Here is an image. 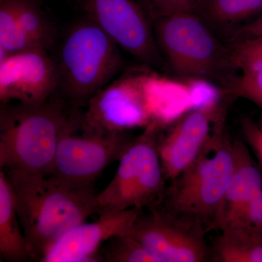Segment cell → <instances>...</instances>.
<instances>
[{
  "mask_svg": "<svg viewBox=\"0 0 262 262\" xmlns=\"http://www.w3.org/2000/svg\"><path fill=\"white\" fill-rule=\"evenodd\" d=\"M58 71L50 52L32 49L0 59V101L37 104L58 94Z\"/></svg>",
  "mask_w": 262,
  "mask_h": 262,
  "instance_id": "11",
  "label": "cell"
},
{
  "mask_svg": "<svg viewBox=\"0 0 262 262\" xmlns=\"http://www.w3.org/2000/svg\"><path fill=\"white\" fill-rule=\"evenodd\" d=\"M149 74L145 70L127 72L100 90L82 113L84 127L104 134L160 127L149 94Z\"/></svg>",
  "mask_w": 262,
  "mask_h": 262,
  "instance_id": "8",
  "label": "cell"
},
{
  "mask_svg": "<svg viewBox=\"0 0 262 262\" xmlns=\"http://www.w3.org/2000/svg\"><path fill=\"white\" fill-rule=\"evenodd\" d=\"M234 146L235 165L224 200L220 230L234 224L249 201L262 190V173L247 146L239 140L234 141Z\"/></svg>",
  "mask_w": 262,
  "mask_h": 262,
  "instance_id": "14",
  "label": "cell"
},
{
  "mask_svg": "<svg viewBox=\"0 0 262 262\" xmlns=\"http://www.w3.org/2000/svg\"><path fill=\"white\" fill-rule=\"evenodd\" d=\"M229 58L232 70L242 73L262 71V34L234 42L229 48Z\"/></svg>",
  "mask_w": 262,
  "mask_h": 262,
  "instance_id": "21",
  "label": "cell"
},
{
  "mask_svg": "<svg viewBox=\"0 0 262 262\" xmlns=\"http://www.w3.org/2000/svg\"><path fill=\"white\" fill-rule=\"evenodd\" d=\"M154 19L174 13L194 12L196 0H149Z\"/></svg>",
  "mask_w": 262,
  "mask_h": 262,
  "instance_id": "24",
  "label": "cell"
},
{
  "mask_svg": "<svg viewBox=\"0 0 262 262\" xmlns=\"http://www.w3.org/2000/svg\"><path fill=\"white\" fill-rule=\"evenodd\" d=\"M211 247V259L218 262H262V234L239 226L221 229Z\"/></svg>",
  "mask_w": 262,
  "mask_h": 262,
  "instance_id": "16",
  "label": "cell"
},
{
  "mask_svg": "<svg viewBox=\"0 0 262 262\" xmlns=\"http://www.w3.org/2000/svg\"><path fill=\"white\" fill-rule=\"evenodd\" d=\"M226 113L217 119L196 160L168 182L160 199L150 206L204 235L220 229L224 200L235 165L234 141L226 130Z\"/></svg>",
  "mask_w": 262,
  "mask_h": 262,
  "instance_id": "1",
  "label": "cell"
},
{
  "mask_svg": "<svg viewBox=\"0 0 262 262\" xmlns=\"http://www.w3.org/2000/svg\"><path fill=\"white\" fill-rule=\"evenodd\" d=\"M4 171L34 261H42L48 249L66 232L97 213L94 187L53 175Z\"/></svg>",
  "mask_w": 262,
  "mask_h": 262,
  "instance_id": "2",
  "label": "cell"
},
{
  "mask_svg": "<svg viewBox=\"0 0 262 262\" xmlns=\"http://www.w3.org/2000/svg\"><path fill=\"white\" fill-rule=\"evenodd\" d=\"M160 130L150 125L133 138L118 160L113 180L96 196L98 215L144 210L160 199L167 186L157 148Z\"/></svg>",
  "mask_w": 262,
  "mask_h": 262,
  "instance_id": "6",
  "label": "cell"
},
{
  "mask_svg": "<svg viewBox=\"0 0 262 262\" xmlns=\"http://www.w3.org/2000/svg\"><path fill=\"white\" fill-rule=\"evenodd\" d=\"M120 48L86 15L70 25L60 39L56 56L58 94L76 107L87 105L114 80L123 59Z\"/></svg>",
  "mask_w": 262,
  "mask_h": 262,
  "instance_id": "4",
  "label": "cell"
},
{
  "mask_svg": "<svg viewBox=\"0 0 262 262\" xmlns=\"http://www.w3.org/2000/svg\"><path fill=\"white\" fill-rule=\"evenodd\" d=\"M262 34V14L248 24L241 26L234 31L232 42H237L247 38L257 37Z\"/></svg>",
  "mask_w": 262,
  "mask_h": 262,
  "instance_id": "25",
  "label": "cell"
},
{
  "mask_svg": "<svg viewBox=\"0 0 262 262\" xmlns=\"http://www.w3.org/2000/svg\"><path fill=\"white\" fill-rule=\"evenodd\" d=\"M142 211L129 234L153 253L160 262H203L211 259L204 234L190 229L156 207Z\"/></svg>",
  "mask_w": 262,
  "mask_h": 262,
  "instance_id": "10",
  "label": "cell"
},
{
  "mask_svg": "<svg viewBox=\"0 0 262 262\" xmlns=\"http://www.w3.org/2000/svg\"><path fill=\"white\" fill-rule=\"evenodd\" d=\"M75 107L58 94L37 104L1 103L0 170L51 174Z\"/></svg>",
  "mask_w": 262,
  "mask_h": 262,
  "instance_id": "3",
  "label": "cell"
},
{
  "mask_svg": "<svg viewBox=\"0 0 262 262\" xmlns=\"http://www.w3.org/2000/svg\"><path fill=\"white\" fill-rule=\"evenodd\" d=\"M0 256L1 261H34L20 225L13 190L0 170Z\"/></svg>",
  "mask_w": 262,
  "mask_h": 262,
  "instance_id": "15",
  "label": "cell"
},
{
  "mask_svg": "<svg viewBox=\"0 0 262 262\" xmlns=\"http://www.w3.org/2000/svg\"><path fill=\"white\" fill-rule=\"evenodd\" d=\"M247 139L251 145L262 149V121L261 127L255 125L248 130Z\"/></svg>",
  "mask_w": 262,
  "mask_h": 262,
  "instance_id": "26",
  "label": "cell"
},
{
  "mask_svg": "<svg viewBox=\"0 0 262 262\" xmlns=\"http://www.w3.org/2000/svg\"><path fill=\"white\" fill-rule=\"evenodd\" d=\"M223 85L229 97L245 98L262 107V71L232 75Z\"/></svg>",
  "mask_w": 262,
  "mask_h": 262,
  "instance_id": "22",
  "label": "cell"
},
{
  "mask_svg": "<svg viewBox=\"0 0 262 262\" xmlns=\"http://www.w3.org/2000/svg\"><path fill=\"white\" fill-rule=\"evenodd\" d=\"M120 49L147 67L163 65L153 28L149 0H76Z\"/></svg>",
  "mask_w": 262,
  "mask_h": 262,
  "instance_id": "9",
  "label": "cell"
},
{
  "mask_svg": "<svg viewBox=\"0 0 262 262\" xmlns=\"http://www.w3.org/2000/svg\"><path fill=\"white\" fill-rule=\"evenodd\" d=\"M153 28L162 57L183 77L218 80L225 84L232 70L229 48L220 44L201 17L184 12L158 17Z\"/></svg>",
  "mask_w": 262,
  "mask_h": 262,
  "instance_id": "5",
  "label": "cell"
},
{
  "mask_svg": "<svg viewBox=\"0 0 262 262\" xmlns=\"http://www.w3.org/2000/svg\"><path fill=\"white\" fill-rule=\"evenodd\" d=\"M262 14V0H206L204 15L212 24L229 27Z\"/></svg>",
  "mask_w": 262,
  "mask_h": 262,
  "instance_id": "18",
  "label": "cell"
},
{
  "mask_svg": "<svg viewBox=\"0 0 262 262\" xmlns=\"http://www.w3.org/2000/svg\"><path fill=\"white\" fill-rule=\"evenodd\" d=\"M103 261L160 262L159 259L129 234L112 237L105 243L102 254Z\"/></svg>",
  "mask_w": 262,
  "mask_h": 262,
  "instance_id": "20",
  "label": "cell"
},
{
  "mask_svg": "<svg viewBox=\"0 0 262 262\" xmlns=\"http://www.w3.org/2000/svg\"><path fill=\"white\" fill-rule=\"evenodd\" d=\"M142 209L131 208L98 215L94 222H82L66 232L43 257L42 262L103 261L100 248L108 239L128 234Z\"/></svg>",
  "mask_w": 262,
  "mask_h": 262,
  "instance_id": "13",
  "label": "cell"
},
{
  "mask_svg": "<svg viewBox=\"0 0 262 262\" xmlns=\"http://www.w3.org/2000/svg\"><path fill=\"white\" fill-rule=\"evenodd\" d=\"M225 110L214 101L205 103L176 120L165 134L158 133L157 148L166 182L177 178L196 160Z\"/></svg>",
  "mask_w": 262,
  "mask_h": 262,
  "instance_id": "12",
  "label": "cell"
},
{
  "mask_svg": "<svg viewBox=\"0 0 262 262\" xmlns=\"http://www.w3.org/2000/svg\"><path fill=\"white\" fill-rule=\"evenodd\" d=\"M196 3H198V2H199V1H200V0H196Z\"/></svg>",
  "mask_w": 262,
  "mask_h": 262,
  "instance_id": "27",
  "label": "cell"
},
{
  "mask_svg": "<svg viewBox=\"0 0 262 262\" xmlns=\"http://www.w3.org/2000/svg\"><path fill=\"white\" fill-rule=\"evenodd\" d=\"M32 49L18 22L17 0H0V59Z\"/></svg>",
  "mask_w": 262,
  "mask_h": 262,
  "instance_id": "19",
  "label": "cell"
},
{
  "mask_svg": "<svg viewBox=\"0 0 262 262\" xmlns=\"http://www.w3.org/2000/svg\"><path fill=\"white\" fill-rule=\"evenodd\" d=\"M229 226H239L262 234V190L249 201L236 222Z\"/></svg>",
  "mask_w": 262,
  "mask_h": 262,
  "instance_id": "23",
  "label": "cell"
},
{
  "mask_svg": "<svg viewBox=\"0 0 262 262\" xmlns=\"http://www.w3.org/2000/svg\"><path fill=\"white\" fill-rule=\"evenodd\" d=\"M17 10L20 28L34 49L53 50L58 40V32L39 0H17Z\"/></svg>",
  "mask_w": 262,
  "mask_h": 262,
  "instance_id": "17",
  "label": "cell"
},
{
  "mask_svg": "<svg viewBox=\"0 0 262 262\" xmlns=\"http://www.w3.org/2000/svg\"><path fill=\"white\" fill-rule=\"evenodd\" d=\"M132 139L127 133L104 134L86 128L80 107H75L62 134L50 175L94 187L96 178L110 164L120 160Z\"/></svg>",
  "mask_w": 262,
  "mask_h": 262,
  "instance_id": "7",
  "label": "cell"
}]
</instances>
